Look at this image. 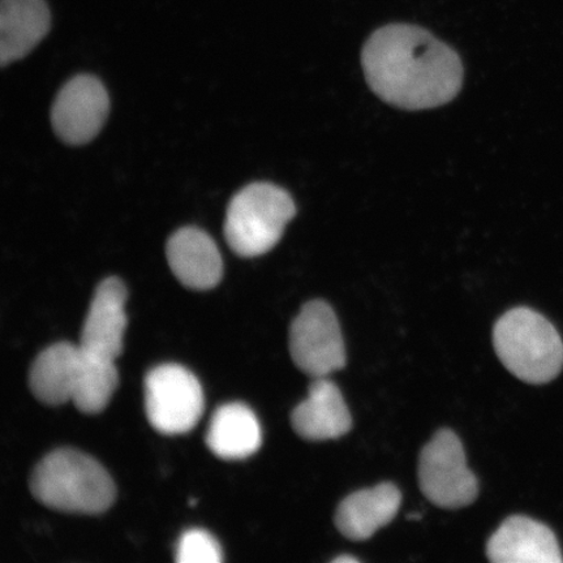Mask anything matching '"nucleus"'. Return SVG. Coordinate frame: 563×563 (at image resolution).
I'll use <instances>...</instances> for the list:
<instances>
[{"mask_svg": "<svg viewBox=\"0 0 563 563\" xmlns=\"http://www.w3.org/2000/svg\"><path fill=\"white\" fill-rule=\"evenodd\" d=\"M147 421L161 434L192 431L203 411V393L194 373L179 364H161L144 382Z\"/></svg>", "mask_w": 563, "mask_h": 563, "instance_id": "39448f33", "label": "nucleus"}, {"mask_svg": "<svg viewBox=\"0 0 563 563\" xmlns=\"http://www.w3.org/2000/svg\"><path fill=\"white\" fill-rule=\"evenodd\" d=\"M166 255L174 276L192 290H211L222 279L221 253L213 239L200 229L176 231L167 243Z\"/></svg>", "mask_w": 563, "mask_h": 563, "instance_id": "f8f14e48", "label": "nucleus"}, {"mask_svg": "<svg viewBox=\"0 0 563 563\" xmlns=\"http://www.w3.org/2000/svg\"><path fill=\"white\" fill-rule=\"evenodd\" d=\"M30 488L46 508L98 516L110 508L115 485L95 457L75 449H56L35 464Z\"/></svg>", "mask_w": 563, "mask_h": 563, "instance_id": "f03ea898", "label": "nucleus"}, {"mask_svg": "<svg viewBox=\"0 0 563 563\" xmlns=\"http://www.w3.org/2000/svg\"><path fill=\"white\" fill-rule=\"evenodd\" d=\"M176 562L218 563L222 561L220 544L207 531L191 528L181 533L175 552Z\"/></svg>", "mask_w": 563, "mask_h": 563, "instance_id": "a211bd4d", "label": "nucleus"}, {"mask_svg": "<svg viewBox=\"0 0 563 563\" xmlns=\"http://www.w3.org/2000/svg\"><path fill=\"white\" fill-rule=\"evenodd\" d=\"M52 15L45 0H2L0 5V62L24 58L51 31Z\"/></svg>", "mask_w": 563, "mask_h": 563, "instance_id": "2eb2a0df", "label": "nucleus"}, {"mask_svg": "<svg viewBox=\"0 0 563 563\" xmlns=\"http://www.w3.org/2000/svg\"><path fill=\"white\" fill-rule=\"evenodd\" d=\"M291 426L308 441L336 440L351 431L352 418L340 387L328 377L313 378L308 397L294 408Z\"/></svg>", "mask_w": 563, "mask_h": 563, "instance_id": "9b49d317", "label": "nucleus"}, {"mask_svg": "<svg viewBox=\"0 0 563 563\" xmlns=\"http://www.w3.org/2000/svg\"><path fill=\"white\" fill-rule=\"evenodd\" d=\"M297 214L290 194L272 183H252L231 200L224 236L236 255H265L284 236L287 223Z\"/></svg>", "mask_w": 563, "mask_h": 563, "instance_id": "20e7f679", "label": "nucleus"}, {"mask_svg": "<svg viewBox=\"0 0 563 563\" xmlns=\"http://www.w3.org/2000/svg\"><path fill=\"white\" fill-rule=\"evenodd\" d=\"M402 495L396 485L382 483L376 487L352 493L338 506L335 526L344 538L368 540L379 528L389 525L400 508Z\"/></svg>", "mask_w": 563, "mask_h": 563, "instance_id": "4468645a", "label": "nucleus"}, {"mask_svg": "<svg viewBox=\"0 0 563 563\" xmlns=\"http://www.w3.org/2000/svg\"><path fill=\"white\" fill-rule=\"evenodd\" d=\"M109 109V95L102 82L93 76H76L55 98L54 131L69 145L87 144L101 131Z\"/></svg>", "mask_w": 563, "mask_h": 563, "instance_id": "6e6552de", "label": "nucleus"}, {"mask_svg": "<svg viewBox=\"0 0 563 563\" xmlns=\"http://www.w3.org/2000/svg\"><path fill=\"white\" fill-rule=\"evenodd\" d=\"M81 349V347H80ZM82 352L79 382L73 402L82 413L95 415L104 410L118 385L115 362Z\"/></svg>", "mask_w": 563, "mask_h": 563, "instance_id": "f3484780", "label": "nucleus"}, {"mask_svg": "<svg viewBox=\"0 0 563 563\" xmlns=\"http://www.w3.org/2000/svg\"><path fill=\"white\" fill-rule=\"evenodd\" d=\"M126 290L118 277L97 286L84 320L79 346L89 354L115 362L123 349Z\"/></svg>", "mask_w": 563, "mask_h": 563, "instance_id": "1a4fd4ad", "label": "nucleus"}, {"mask_svg": "<svg viewBox=\"0 0 563 563\" xmlns=\"http://www.w3.org/2000/svg\"><path fill=\"white\" fill-rule=\"evenodd\" d=\"M495 563H560L558 538L543 523L525 516H512L492 534L487 545Z\"/></svg>", "mask_w": 563, "mask_h": 563, "instance_id": "9d476101", "label": "nucleus"}, {"mask_svg": "<svg viewBox=\"0 0 563 563\" xmlns=\"http://www.w3.org/2000/svg\"><path fill=\"white\" fill-rule=\"evenodd\" d=\"M290 354L297 367L312 378L328 377L346 365L340 321L323 300L308 301L290 328Z\"/></svg>", "mask_w": 563, "mask_h": 563, "instance_id": "0eeeda50", "label": "nucleus"}, {"mask_svg": "<svg viewBox=\"0 0 563 563\" xmlns=\"http://www.w3.org/2000/svg\"><path fill=\"white\" fill-rule=\"evenodd\" d=\"M206 442L210 452L221 460H244L262 446V428L249 406L222 405L211 415Z\"/></svg>", "mask_w": 563, "mask_h": 563, "instance_id": "dca6fc26", "label": "nucleus"}, {"mask_svg": "<svg viewBox=\"0 0 563 563\" xmlns=\"http://www.w3.org/2000/svg\"><path fill=\"white\" fill-rule=\"evenodd\" d=\"M493 344L506 369L527 384L551 383L563 368L558 329L531 308L506 312L493 329Z\"/></svg>", "mask_w": 563, "mask_h": 563, "instance_id": "7ed1b4c3", "label": "nucleus"}, {"mask_svg": "<svg viewBox=\"0 0 563 563\" xmlns=\"http://www.w3.org/2000/svg\"><path fill=\"white\" fill-rule=\"evenodd\" d=\"M419 484L422 495L442 509H460L475 501L477 478L468 468L462 442L454 432L442 429L422 449Z\"/></svg>", "mask_w": 563, "mask_h": 563, "instance_id": "423d86ee", "label": "nucleus"}, {"mask_svg": "<svg viewBox=\"0 0 563 563\" xmlns=\"http://www.w3.org/2000/svg\"><path fill=\"white\" fill-rule=\"evenodd\" d=\"M82 352L79 344L56 342L35 356L27 384L41 404L60 406L73 402L79 382Z\"/></svg>", "mask_w": 563, "mask_h": 563, "instance_id": "ddd939ff", "label": "nucleus"}, {"mask_svg": "<svg viewBox=\"0 0 563 563\" xmlns=\"http://www.w3.org/2000/svg\"><path fill=\"white\" fill-rule=\"evenodd\" d=\"M333 562L335 563H340V562H357V560L355 558H351V555H341V558H338L335 560H333Z\"/></svg>", "mask_w": 563, "mask_h": 563, "instance_id": "6ab92c4d", "label": "nucleus"}, {"mask_svg": "<svg viewBox=\"0 0 563 563\" xmlns=\"http://www.w3.org/2000/svg\"><path fill=\"white\" fill-rule=\"evenodd\" d=\"M362 63L371 89L398 109L439 108L462 88L460 56L417 25L379 27L365 42Z\"/></svg>", "mask_w": 563, "mask_h": 563, "instance_id": "f257e3e1", "label": "nucleus"}]
</instances>
